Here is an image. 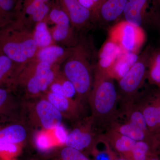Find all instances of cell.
I'll return each mask as SVG.
<instances>
[{
    "mask_svg": "<svg viewBox=\"0 0 160 160\" xmlns=\"http://www.w3.org/2000/svg\"><path fill=\"white\" fill-rule=\"evenodd\" d=\"M93 126L98 134L109 130L120 113L114 79L109 72L95 67L93 86L89 99Z\"/></svg>",
    "mask_w": 160,
    "mask_h": 160,
    "instance_id": "obj_1",
    "label": "cell"
},
{
    "mask_svg": "<svg viewBox=\"0 0 160 160\" xmlns=\"http://www.w3.org/2000/svg\"><path fill=\"white\" fill-rule=\"evenodd\" d=\"M38 50L33 32L19 19L0 29V52L20 68L35 59Z\"/></svg>",
    "mask_w": 160,
    "mask_h": 160,
    "instance_id": "obj_2",
    "label": "cell"
},
{
    "mask_svg": "<svg viewBox=\"0 0 160 160\" xmlns=\"http://www.w3.org/2000/svg\"><path fill=\"white\" fill-rule=\"evenodd\" d=\"M89 53L85 46L78 43L65 59L62 72L74 87L76 100L83 106L89 103L94 80L95 66L90 62Z\"/></svg>",
    "mask_w": 160,
    "mask_h": 160,
    "instance_id": "obj_3",
    "label": "cell"
},
{
    "mask_svg": "<svg viewBox=\"0 0 160 160\" xmlns=\"http://www.w3.org/2000/svg\"><path fill=\"white\" fill-rule=\"evenodd\" d=\"M35 60L21 68L13 83L22 87L27 98L44 95L59 72L54 65Z\"/></svg>",
    "mask_w": 160,
    "mask_h": 160,
    "instance_id": "obj_4",
    "label": "cell"
},
{
    "mask_svg": "<svg viewBox=\"0 0 160 160\" xmlns=\"http://www.w3.org/2000/svg\"><path fill=\"white\" fill-rule=\"evenodd\" d=\"M146 75V63L140 57L127 73L118 80L117 90L120 113L132 104L137 97Z\"/></svg>",
    "mask_w": 160,
    "mask_h": 160,
    "instance_id": "obj_5",
    "label": "cell"
},
{
    "mask_svg": "<svg viewBox=\"0 0 160 160\" xmlns=\"http://www.w3.org/2000/svg\"><path fill=\"white\" fill-rule=\"evenodd\" d=\"M32 99L26 106L23 104L28 115L29 126L50 130L62 125V115L47 99L42 96Z\"/></svg>",
    "mask_w": 160,
    "mask_h": 160,
    "instance_id": "obj_6",
    "label": "cell"
},
{
    "mask_svg": "<svg viewBox=\"0 0 160 160\" xmlns=\"http://www.w3.org/2000/svg\"><path fill=\"white\" fill-rule=\"evenodd\" d=\"M74 123L68 132L65 146L90 154L98 143L99 135L93 127L91 116L82 118Z\"/></svg>",
    "mask_w": 160,
    "mask_h": 160,
    "instance_id": "obj_7",
    "label": "cell"
},
{
    "mask_svg": "<svg viewBox=\"0 0 160 160\" xmlns=\"http://www.w3.org/2000/svg\"><path fill=\"white\" fill-rule=\"evenodd\" d=\"M48 16L55 25L51 35L56 42L68 43L74 47L78 43L68 15L59 6L51 7Z\"/></svg>",
    "mask_w": 160,
    "mask_h": 160,
    "instance_id": "obj_8",
    "label": "cell"
},
{
    "mask_svg": "<svg viewBox=\"0 0 160 160\" xmlns=\"http://www.w3.org/2000/svg\"><path fill=\"white\" fill-rule=\"evenodd\" d=\"M127 0H97L90 9L93 23L107 25L123 16Z\"/></svg>",
    "mask_w": 160,
    "mask_h": 160,
    "instance_id": "obj_9",
    "label": "cell"
},
{
    "mask_svg": "<svg viewBox=\"0 0 160 160\" xmlns=\"http://www.w3.org/2000/svg\"><path fill=\"white\" fill-rule=\"evenodd\" d=\"M133 103L142 112L149 131L160 137V91L150 95H138Z\"/></svg>",
    "mask_w": 160,
    "mask_h": 160,
    "instance_id": "obj_10",
    "label": "cell"
},
{
    "mask_svg": "<svg viewBox=\"0 0 160 160\" xmlns=\"http://www.w3.org/2000/svg\"><path fill=\"white\" fill-rule=\"evenodd\" d=\"M56 2L68 15L74 29H86L93 22L91 10L83 6L79 0H56Z\"/></svg>",
    "mask_w": 160,
    "mask_h": 160,
    "instance_id": "obj_11",
    "label": "cell"
},
{
    "mask_svg": "<svg viewBox=\"0 0 160 160\" xmlns=\"http://www.w3.org/2000/svg\"><path fill=\"white\" fill-rule=\"evenodd\" d=\"M42 96L61 112L64 118L73 122L82 118L83 106L77 100L47 91Z\"/></svg>",
    "mask_w": 160,
    "mask_h": 160,
    "instance_id": "obj_12",
    "label": "cell"
},
{
    "mask_svg": "<svg viewBox=\"0 0 160 160\" xmlns=\"http://www.w3.org/2000/svg\"><path fill=\"white\" fill-rule=\"evenodd\" d=\"M159 2V0H127L123 15L125 21L138 28L142 27L149 11H152V4Z\"/></svg>",
    "mask_w": 160,
    "mask_h": 160,
    "instance_id": "obj_13",
    "label": "cell"
},
{
    "mask_svg": "<svg viewBox=\"0 0 160 160\" xmlns=\"http://www.w3.org/2000/svg\"><path fill=\"white\" fill-rule=\"evenodd\" d=\"M30 135V129L22 122L2 126L0 127V146L9 143L22 145Z\"/></svg>",
    "mask_w": 160,
    "mask_h": 160,
    "instance_id": "obj_14",
    "label": "cell"
},
{
    "mask_svg": "<svg viewBox=\"0 0 160 160\" xmlns=\"http://www.w3.org/2000/svg\"><path fill=\"white\" fill-rule=\"evenodd\" d=\"M98 138L108 143L117 154L123 157L127 156L131 152L137 142L112 129L99 134Z\"/></svg>",
    "mask_w": 160,
    "mask_h": 160,
    "instance_id": "obj_15",
    "label": "cell"
},
{
    "mask_svg": "<svg viewBox=\"0 0 160 160\" xmlns=\"http://www.w3.org/2000/svg\"><path fill=\"white\" fill-rule=\"evenodd\" d=\"M72 48V47L66 49L61 46L51 45L39 49L36 58L38 62L53 66L60 59H66L70 53Z\"/></svg>",
    "mask_w": 160,
    "mask_h": 160,
    "instance_id": "obj_16",
    "label": "cell"
},
{
    "mask_svg": "<svg viewBox=\"0 0 160 160\" xmlns=\"http://www.w3.org/2000/svg\"><path fill=\"white\" fill-rule=\"evenodd\" d=\"M160 146L146 141H138L131 152L125 158L131 160H149L155 155L159 154Z\"/></svg>",
    "mask_w": 160,
    "mask_h": 160,
    "instance_id": "obj_17",
    "label": "cell"
},
{
    "mask_svg": "<svg viewBox=\"0 0 160 160\" xmlns=\"http://www.w3.org/2000/svg\"><path fill=\"white\" fill-rule=\"evenodd\" d=\"M119 28L118 40L121 46L128 51H133L138 43V28L126 22Z\"/></svg>",
    "mask_w": 160,
    "mask_h": 160,
    "instance_id": "obj_18",
    "label": "cell"
},
{
    "mask_svg": "<svg viewBox=\"0 0 160 160\" xmlns=\"http://www.w3.org/2000/svg\"><path fill=\"white\" fill-rule=\"evenodd\" d=\"M19 0H0V29L18 18Z\"/></svg>",
    "mask_w": 160,
    "mask_h": 160,
    "instance_id": "obj_19",
    "label": "cell"
},
{
    "mask_svg": "<svg viewBox=\"0 0 160 160\" xmlns=\"http://www.w3.org/2000/svg\"><path fill=\"white\" fill-rule=\"evenodd\" d=\"M48 91L71 98H73L74 96H76L73 85L66 78L62 72H60Z\"/></svg>",
    "mask_w": 160,
    "mask_h": 160,
    "instance_id": "obj_20",
    "label": "cell"
},
{
    "mask_svg": "<svg viewBox=\"0 0 160 160\" xmlns=\"http://www.w3.org/2000/svg\"><path fill=\"white\" fill-rule=\"evenodd\" d=\"M19 68L12 60L0 52V86L9 82L13 83Z\"/></svg>",
    "mask_w": 160,
    "mask_h": 160,
    "instance_id": "obj_21",
    "label": "cell"
},
{
    "mask_svg": "<svg viewBox=\"0 0 160 160\" xmlns=\"http://www.w3.org/2000/svg\"><path fill=\"white\" fill-rule=\"evenodd\" d=\"M122 114L126 116L127 119L126 122L145 131L150 132L142 112L135 104L132 103L128 106L122 112L121 115Z\"/></svg>",
    "mask_w": 160,
    "mask_h": 160,
    "instance_id": "obj_22",
    "label": "cell"
},
{
    "mask_svg": "<svg viewBox=\"0 0 160 160\" xmlns=\"http://www.w3.org/2000/svg\"><path fill=\"white\" fill-rule=\"evenodd\" d=\"M33 35L39 49L52 45V44L53 42L52 36L44 20L37 23Z\"/></svg>",
    "mask_w": 160,
    "mask_h": 160,
    "instance_id": "obj_23",
    "label": "cell"
},
{
    "mask_svg": "<svg viewBox=\"0 0 160 160\" xmlns=\"http://www.w3.org/2000/svg\"><path fill=\"white\" fill-rule=\"evenodd\" d=\"M35 146L40 151H49L53 147L58 146L52 130L40 129L37 131L34 137Z\"/></svg>",
    "mask_w": 160,
    "mask_h": 160,
    "instance_id": "obj_24",
    "label": "cell"
},
{
    "mask_svg": "<svg viewBox=\"0 0 160 160\" xmlns=\"http://www.w3.org/2000/svg\"><path fill=\"white\" fill-rule=\"evenodd\" d=\"M15 107L16 101L10 91L0 87V117L8 115Z\"/></svg>",
    "mask_w": 160,
    "mask_h": 160,
    "instance_id": "obj_25",
    "label": "cell"
},
{
    "mask_svg": "<svg viewBox=\"0 0 160 160\" xmlns=\"http://www.w3.org/2000/svg\"><path fill=\"white\" fill-rule=\"evenodd\" d=\"M105 145V148L102 150L98 149L97 145L92 149L91 153L92 156V160H115L118 158L117 153L110 147L109 144L99 139Z\"/></svg>",
    "mask_w": 160,
    "mask_h": 160,
    "instance_id": "obj_26",
    "label": "cell"
},
{
    "mask_svg": "<svg viewBox=\"0 0 160 160\" xmlns=\"http://www.w3.org/2000/svg\"><path fill=\"white\" fill-rule=\"evenodd\" d=\"M58 157L61 160H92L82 152L65 146L59 150Z\"/></svg>",
    "mask_w": 160,
    "mask_h": 160,
    "instance_id": "obj_27",
    "label": "cell"
},
{
    "mask_svg": "<svg viewBox=\"0 0 160 160\" xmlns=\"http://www.w3.org/2000/svg\"><path fill=\"white\" fill-rule=\"evenodd\" d=\"M22 146V145L13 143H9L1 145L0 158L1 159L14 158L21 152Z\"/></svg>",
    "mask_w": 160,
    "mask_h": 160,
    "instance_id": "obj_28",
    "label": "cell"
},
{
    "mask_svg": "<svg viewBox=\"0 0 160 160\" xmlns=\"http://www.w3.org/2000/svg\"><path fill=\"white\" fill-rule=\"evenodd\" d=\"M149 76L152 83L160 86V54L156 57L149 71Z\"/></svg>",
    "mask_w": 160,
    "mask_h": 160,
    "instance_id": "obj_29",
    "label": "cell"
},
{
    "mask_svg": "<svg viewBox=\"0 0 160 160\" xmlns=\"http://www.w3.org/2000/svg\"><path fill=\"white\" fill-rule=\"evenodd\" d=\"M52 132L58 146H65L68 132L64 126L62 125L58 126L52 129Z\"/></svg>",
    "mask_w": 160,
    "mask_h": 160,
    "instance_id": "obj_30",
    "label": "cell"
},
{
    "mask_svg": "<svg viewBox=\"0 0 160 160\" xmlns=\"http://www.w3.org/2000/svg\"><path fill=\"white\" fill-rule=\"evenodd\" d=\"M149 160H160V158L159 157V155H155Z\"/></svg>",
    "mask_w": 160,
    "mask_h": 160,
    "instance_id": "obj_31",
    "label": "cell"
},
{
    "mask_svg": "<svg viewBox=\"0 0 160 160\" xmlns=\"http://www.w3.org/2000/svg\"><path fill=\"white\" fill-rule=\"evenodd\" d=\"M115 160H131L127 158L123 157H121L120 158H118L117 159Z\"/></svg>",
    "mask_w": 160,
    "mask_h": 160,
    "instance_id": "obj_32",
    "label": "cell"
},
{
    "mask_svg": "<svg viewBox=\"0 0 160 160\" xmlns=\"http://www.w3.org/2000/svg\"><path fill=\"white\" fill-rule=\"evenodd\" d=\"M0 160H16L14 158L9 159H1Z\"/></svg>",
    "mask_w": 160,
    "mask_h": 160,
    "instance_id": "obj_33",
    "label": "cell"
},
{
    "mask_svg": "<svg viewBox=\"0 0 160 160\" xmlns=\"http://www.w3.org/2000/svg\"><path fill=\"white\" fill-rule=\"evenodd\" d=\"M35 160V159H31V160Z\"/></svg>",
    "mask_w": 160,
    "mask_h": 160,
    "instance_id": "obj_34",
    "label": "cell"
},
{
    "mask_svg": "<svg viewBox=\"0 0 160 160\" xmlns=\"http://www.w3.org/2000/svg\"><path fill=\"white\" fill-rule=\"evenodd\" d=\"M60 160L59 158L58 159V160Z\"/></svg>",
    "mask_w": 160,
    "mask_h": 160,
    "instance_id": "obj_35",
    "label": "cell"
}]
</instances>
